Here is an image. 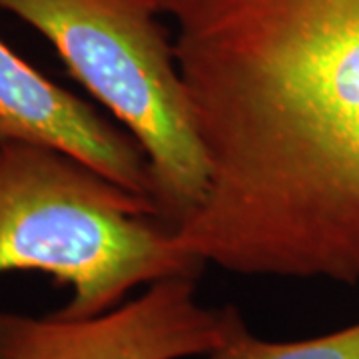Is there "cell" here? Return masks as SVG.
<instances>
[{
  "instance_id": "6da1fadb",
  "label": "cell",
  "mask_w": 359,
  "mask_h": 359,
  "mask_svg": "<svg viewBox=\"0 0 359 359\" xmlns=\"http://www.w3.org/2000/svg\"><path fill=\"white\" fill-rule=\"evenodd\" d=\"M204 146L192 262L359 283V0H160Z\"/></svg>"
},
{
  "instance_id": "7a4b0ae2",
  "label": "cell",
  "mask_w": 359,
  "mask_h": 359,
  "mask_svg": "<svg viewBox=\"0 0 359 359\" xmlns=\"http://www.w3.org/2000/svg\"><path fill=\"white\" fill-rule=\"evenodd\" d=\"M204 266L146 198L72 156L0 142V273L39 271L70 287L60 318L100 316L126 295Z\"/></svg>"
},
{
  "instance_id": "3957f363",
  "label": "cell",
  "mask_w": 359,
  "mask_h": 359,
  "mask_svg": "<svg viewBox=\"0 0 359 359\" xmlns=\"http://www.w3.org/2000/svg\"><path fill=\"white\" fill-rule=\"evenodd\" d=\"M0 11L48 40L140 144L160 216L176 230L204 202L210 170L160 0H0Z\"/></svg>"
},
{
  "instance_id": "277c9868",
  "label": "cell",
  "mask_w": 359,
  "mask_h": 359,
  "mask_svg": "<svg viewBox=\"0 0 359 359\" xmlns=\"http://www.w3.org/2000/svg\"><path fill=\"white\" fill-rule=\"evenodd\" d=\"M198 276H170L114 309L80 320L0 309V359H184L210 355L245 323L233 306L208 308Z\"/></svg>"
},
{
  "instance_id": "5b68a950",
  "label": "cell",
  "mask_w": 359,
  "mask_h": 359,
  "mask_svg": "<svg viewBox=\"0 0 359 359\" xmlns=\"http://www.w3.org/2000/svg\"><path fill=\"white\" fill-rule=\"evenodd\" d=\"M0 142H20L65 152L118 186L154 200L150 162L128 130L48 80L2 39Z\"/></svg>"
},
{
  "instance_id": "8992f818",
  "label": "cell",
  "mask_w": 359,
  "mask_h": 359,
  "mask_svg": "<svg viewBox=\"0 0 359 359\" xmlns=\"http://www.w3.org/2000/svg\"><path fill=\"white\" fill-rule=\"evenodd\" d=\"M208 359H359V323L332 334L299 339L268 341L242 325Z\"/></svg>"
}]
</instances>
